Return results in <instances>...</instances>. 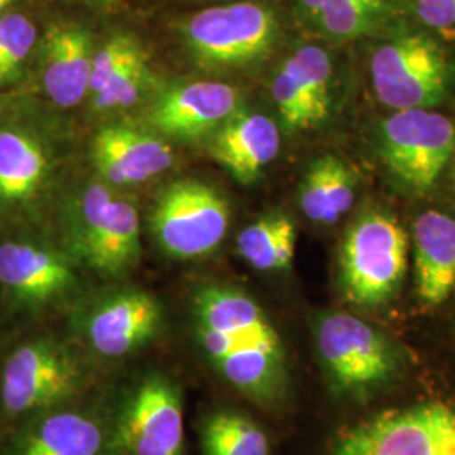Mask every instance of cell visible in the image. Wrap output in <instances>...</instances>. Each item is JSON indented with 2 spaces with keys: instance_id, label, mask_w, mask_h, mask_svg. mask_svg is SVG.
Segmentation results:
<instances>
[{
  "instance_id": "cell-32",
  "label": "cell",
  "mask_w": 455,
  "mask_h": 455,
  "mask_svg": "<svg viewBox=\"0 0 455 455\" xmlns=\"http://www.w3.org/2000/svg\"><path fill=\"white\" fill-rule=\"evenodd\" d=\"M2 108H4V100L0 98V114H2Z\"/></svg>"
},
{
  "instance_id": "cell-15",
  "label": "cell",
  "mask_w": 455,
  "mask_h": 455,
  "mask_svg": "<svg viewBox=\"0 0 455 455\" xmlns=\"http://www.w3.org/2000/svg\"><path fill=\"white\" fill-rule=\"evenodd\" d=\"M39 46V76L49 100L63 108L86 97L93 66V39L75 22L51 24Z\"/></svg>"
},
{
  "instance_id": "cell-22",
  "label": "cell",
  "mask_w": 455,
  "mask_h": 455,
  "mask_svg": "<svg viewBox=\"0 0 455 455\" xmlns=\"http://www.w3.org/2000/svg\"><path fill=\"white\" fill-rule=\"evenodd\" d=\"M356 197V176L336 156L310 164L299 193L304 214L314 223L332 225L351 210Z\"/></svg>"
},
{
  "instance_id": "cell-33",
  "label": "cell",
  "mask_w": 455,
  "mask_h": 455,
  "mask_svg": "<svg viewBox=\"0 0 455 455\" xmlns=\"http://www.w3.org/2000/svg\"><path fill=\"white\" fill-rule=\"evenodd\" d=\"M454 188H455V169H454Z\"/></svg>"
},
{
  "instance_id": "cell-23",
  "label": "cell",
  "mask_w": 455,
  "mask_h": 455,
  "mask_svg": "<svg viewBox=\"0 0 455 455\" xmlns=\"http://www.w3.org/2000/svg\"><path fill=\"white\" fill-rule=\"evenodd\" d=\"M103 430L80 411H58L34 425L16 455H100Z\"/></svg>"
},
{
  "instance_id": "cell-8",
  "label": "cell",
  "mask_w": 455,
  "mask_h": 455,
  "mask_svg": "<svg viewBox=\"0 0 455 455\" xmlns=\"http://www.w3.org/2000/svg\"><path fill=\"white\" fill-rule=\"evenodd\" d=\"M229 206L214 188L199 180H178L157 199L150 228L164 253L197 259L214 251L227 236Z\"/></svg>"
},
{
  "instance_id": "cell-13",
  "label": "cell",
  "mask_w": 455,
  "mask_h": 455,
  "mask_svg": "<svg viewBox=\"0 0 455 455\" xmlns=\"http://www.w3.org/2000/svg\"><path fill=\"white\" fill-rule=\"evenodd\" d=\"M238 107L240 95L231 84L188 83L165 92L148 110V122L164 135L196 139L225 125Z\"/></svg>"
},
{
  "instance_id": "cell-4",
  "label": "cell",
  "mask_w": 455,
  "mask_h": 455,
  "mask_svg": "<svg viewBox=\"0 0 455 455\" xmlns=\"http://www.w3.org/2000/svg\"><path fill=\"white\" fill-rule=\"evenodd\" d=\"M314 338L325 373L341 393H370L398 373L400 356L390 339L353 314H323Z\"/></svg>"
},
{
  "instance_id": "cell-12",
  "label": "cell",
  "mask_w": 455,
  "mask_h": 455,
  "mask_svg": "<svg viewBox=\"0 0 455 455\" xmlns=\"http://www.w3.org/2000/svg\"><path fill=\"white\" fill-rule=\"evenodd\" d=\"M331 56L317 44H302L285 58L272 82L285 131H310L324 122L331 108Z\"/></svg>"
},
{
  "instance_id": "cell-5",
  "label": "cell",
  "mask_w": 455,
  "mask_h": 455,
  "mask_svg": "<svg viewBox=\"0 0 455 455\" xmlns=\"http://www.w3.org/2000/svg\"><path fill=\"white\" fill-rule=\"evenodd\" d=\"M197 336L212 366L231 387L261 403H272L283 395L287 359L268 319L235 329L197 327Z\"/></svg>"
},
{
  "instance_id": "cell-30",
  "label": "cell",
  "mask_w": 455,
  "mask_h": 455,
  "mask_svg": "<svg viewBox=\"0 0 455 455\" xmlns=\"http://www.w3.org/2000/svg\"><path fill=\"white\" fill-rule=\"evenodd\" d=\"M80 2H84V4H93V5H114V4L124 2V0H80Z\"/></svg>"
},
{
  "instance_id": "cell-28",
  "label": "cell",
  "mask_w": 455,
  "mask_h": 455,
  "mask_svg": "<svg viewBox=\"0 0 455 455\" xmlns=\"http://www.w3.org/2000/svg\"><path fill=\"white\" fill-rule=\"evenodd\" d=\"M144 52L146 51L142 44L132 34L118 33L110 36L108 41L93 54L88 93L92 97L97 95L98 92L107 86V83L114 80L125 66Z\"/></svg>"
},
{
  "instance_id": "cell-26",
  "label": "cell",
  "mask_w": 455,
  "mask_h": 455,
  "mask_svg": "<svg viewBox=\"0 0 455 455\" xmlns=\"http://www.w3.org/2000/svg\"><path fill=\"white\" fill-rule=\"evenodd\" d=\"M36 46L37 29L29 17L0 14V88L20 80Z\"/></svg>"
},
{
  "instance_id": "cell-31",
  "label": "cell",
  "mask_w": 455,
  "mask_h": 455,
  "mask_svg": "<svg viewBox=\"0 0 455 455\" xmlns=\"http://www.w3.org/2000/svg\"><path fill=\"white\" fill-rule=\"evenodd\" d=\"M12 4V0H0V14H4V11Z\"/></svg>"
},
{
  "instance_id": "cell-25",
  "label": "cell",
  "mask_w": 455,
  "mask_h": 455,
  "mask_svg": "<svg viewBox=\"0 0 455 455\" xmlns=\"http://www.w3.org/2000/svg\"><path fill=\"white\" fill-rule=\"evenodd\" d=\"M204 455H270L260 425L236 411H216L203 425Z\"/></svg>"
},
{
  "instance_id": "cell-11",
  "label": "cell",
  "mask_w": 455,
  "mask_h": 455,
  "mask_svg": "<svg viewBox=\"0 0 455 455\" xmlns=\"http://www.w3.org/2000/svg\"><path fill=\"white\" fill-rule=\"evenodd\" d=\"M124 455H180L184 411L178 387L161 374H150L133 390L118 423Z\"/></svg>"
},
{
  "instance_id": "cell-17",
  "label": "cell",
  "mask_w": 455,
  "mask_h": 455,
  "mask_svg": "<svg viewBox=\"0 0 455 455\" xmlns=\"http://www.w3.org/2000/svg\"><path fill=\"white\" fill-rule=\"evenodd\" d=\"M93 161L100 174L115 186H132L165 172L174 163V150L150 132L112 125L98 132Z\"/></svg>"
},
{
  "instance_id": "cell-1",
  "label": "cell",
  "mask_w": 455,
  "mask_h": 455,
  "mask_svg": "<svg viewBox=\"0 0 455 455\" xmlns=\"http://www.w3.org/2000/svg\"><path fill=\"white\" fill-rule=\"evenodd\" d=\"M407 261L408 235L400 223L387 212H363L342 240V292L363 309L385 306L398 292Z\"/></svg>"
},
{
  "instance_id": "cell-6",
  "label": "cell",
  "mask_w": 455,
  "mask_h": 455,
  "mask_svg": "<svg viewBox=\"0 0 455 455\" xmlns=\"http://www.w3.org/2000/svg\"><path fill=\"white\" fill-rule=\"evenodd\" d=\"M331 455H455V408L388 410L344 432Z\"/></svg>"
},
{
  "instance_id": "cell-21",
  "label": "cell",
  "mask_w": 455,
  "mask_h": 455,
  "mask_svg": "<svg viewBox=\"0 0 455 455\" xmlns=\"http://www.w3.org/2000/svg\"><path fill=\"white\" fill-rule=\"evenodd\" d=\"M297 16L332 43L363 39L383 31L395 17V0H293Z\"/></svg>"
},
{
  "instance_id": "cell-27",
  "label": "cell",
  "mask_w": 455,
  "mask_h": 455,
  "mask_svg": "<svg viewBox=\"0 0 455 455\" xmlns=\"http://www.w3.org/2000/svg\"><path fill=\"white\" fill-rule=\"evenodd\" d=\"M150 69L148 60L144 52L142 56L135 58L125 66L114 80L107 83V86L92 97L93 107L100 112L107 110H120L133 105L139 98L142 97L144 90L148 84Z\"/></svg>"
},
{
  "instance_id": "cell-20",
  "label": "cell",
  "mask_w": 455,
  "mask_h": 455,
  "mask_svg": "<svg viewBox=\"0 0 455 455\" xmlns=\"http://www.w3.org/2000/svg\"><path fill=\"white\" fill-rule=\"evenodd\" d=\"M417 292L427 306L443 304L455 289V220L439 212L413 225Z\"/></svg>"
},
{
  "instance_id": "cell-19",
  "label": "cell",
  "mask_w": 455,
  "mask_h": 455,
  "mask_svg": "<svg viewBox=\"0 0 455 455\" xmlns=\"http://www.w3.org/2000/svg\"><path fill=\"white\" fill-rule=\"evenodd\" d=\"M280 150L275 122L261 114L236 112L221 125L212 140V156L235 180L250 184Z\"/></svg>"
},
{
  "instance_id": "cell-16",
  "label": "cell",
  "mask_w": 455,
  "mask_h": 455,
  "mask_svg": "<svg viewBox=\"0 0 455 455\" xmlns=\"http://www.w3.org/2000/svg\"><path fill=\"white\" fill-rule=\"evenodd\" d=\"M161 323L163 309L150 293L125 291L98 304L86 323V338L98 355L122 358L150 341Z\"/></svg>"
},
{
  "instance_id": "cell-3",
  "label": "cell",
  "mask_w": 455,
  "mask_h": 455,
  "mask_svg": "<svg viewBox=\"0 0 455 455\" xmlns=\"http://www.w3.org/2000/svg\"><path fill=\"white\" fill-rule=\"evenodd\" d=\"M182 36L199 65L240 68L270 54L280 24L267 4L243 0L196 12L186 20Z\"/></svg>"
},
{
  "instance_id": "cell-10",
  "label": "cell",
  "mask_w": 455,
  "mask_h": 455,
  "mask_svg": "<svg viewBox=\"0 0 455 455\" xmlns=\"http://www.w3.org/2000/svg\"><path fill=\"white\" fill-rule=\"evenodd\" d=\"M76 246L83 260L98 274H127L140 257V221L135 206L115 199L103 184L90 186L80 204Z\"/></svg>"
},
{
  "instance_id": "cell-24",
  "label": "cell",
  "mask_w": 455,
  "mask_h": 455,
  "mask_svg": "<svg viewBox=\"0 0 455 455\" xmlns=\"http://www.w3.org/2000/svg\"><path fill=\"white\" fill-rule=\"evenodd\" d=\"M295 227L282 214L265 216L244 228L238 236V253L261 272L283 270L295 255Z\"/></svg>"
},
{
  "instance_id": "cell-18",
  "label": "cell",
  "mask_w": 455,
  "mask_h": 455,
  "mask_svg": "<svg viewBox=\"0 0 455 455\" xmlns=\"http://www.w3.org/2000/svg\"><path fill=\"white\" fill-rule=\"evenodd\" d=\"M49 152L31 129L0 122V210L31 204L49 176Z\"/></svg>"
},
{
  "instance_id": "cell-7",
  "label": "cell",
  "mask_w": 455,
  "mask_h": 455,
  "mask_svg": "<svg viewBox=\"0 0 455 455\" xmlns=\"http://www.w3.org/2000/svg\"><path fill=\"white\" fill-rule=\"evenodd\" d=\"M455 148L454 124L432 110H398L379 129L381 159L408 191L434 189Z\"/></svg>"
},
{
  "instance_id": "cell-2",
  "label": "cell",
  "mask_w": 455,
  "mask_h": 455,
  "mask_svg": "<svg viewBox=\"0 0 455 455\" xmlns=\"http://www.w3.org/2000/svg\"><path fill=\"white\" fill-rule=\"evenodd\" d=\"M378 100L391 110H430L447 97L452 66L439 41L402 33L378 44L370 58Z\"/></svg>"
},
{
  "instance_id": "cell-14",
  "label": "cell",
  "mask_w": 455,
  "mask_h": 455,
  "mask_svg": "<svg viewBox=\"0 0 455 455\" xmlns=\"http://www.w3.org/2000/svg\"><path fill=\"white\" fill-rule=\"evenodd\" d=\"M76 276L61 253L31 240L0 243V283L20 306L39 307L68 292Z\"/></svg>"
},
{
  "instance_id": "cell-29",
  "label": "cell",
  "mask_w": 455,
  "mask_h": 455,
  "mask_svg": "<svg viewBox=\"0 0 455 455\" xmlns=\"http://www.w3.org/2000/svg\"><path fill=\"white\" fill-rule=\"evenodd\" d=\"M411 11L423 28L455 33V0H411Z\"/></svg>"
},
{
  "instance_id": "cell-9",
  "label": "cell",
  "mask_w": 455,
  "mask_h": 455,
  "mask_svg": "<svg viewBox=\"0 0 455 455\" xmlns=\"http://www.w3.org/2000/svg\"><path fill=\"white\" fill-rule=\"evenodd\" d=\"M80 381L78 363L65 347L49 339L26 342L4 366L2 403L14 415L49 410L73 396Z\"/></svg>"
}]
</instances>
